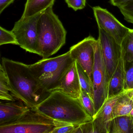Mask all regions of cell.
<instances>
[{
    "label": "cell",
    "instance_id": "cell-1",
    "mask_svg": "<svg viewBox=\"0 0 133 133\" xmlns=\"http://www.w3.org/2000/svg\"><path fill=\"white\" fill-rule=\"evenodd\" d=\"M2 64L13 95L31 108L42 102L50 92L46 91L35 77L29 65L3 57Z\"/></svg>",
    "mask_w": 133,
    "mask_h": 133
},
{
    "label": "cell",
    "instance_id": "cell-2",
    "mask_svg": "<svg viewBox=\"0 0 133 133\" xmlns=\"http://www.w3.org/2000/svg\"><path fill=\"white\" fill-rule=\"evenodd\" d=\"M51 119L62 123L78 125L92 120L79 99L60 90H55L42 102L32 108Z\"/></svg>",
    "mask_w": 133,
    "mask_h": 133
},
{
    "label": "cell",
    "instance_id": "cell-3",
    "mask_svg": "<svg viewBox=\"0 0 133 133\" xmlns=\"http://www.w3.org/2000/svg\"><path fill=\"white\" fill-rule=\"evenodd\" d=\"M39 54L43 59L56 53L66 43L67 32L50 7L40 14L37 22Z\"/></svg>",
    "mask_w": 133,
    "mask_h": 133
},
{
    "label": "cell",
    "instance_id": "cell-4",
    "mask_svg": "<svg viewBox=\"0 0 133 133\" xmlns=\"http://www.w3.org/2000/svg\"><path fill=\"white\" fill-rule=\"evenodd\" d=\"M75 61L69 51L56 57L42 59L30 64L29 67L43 88L51 92L56 90L65 73Z\"/></svg>",
    "mask_w": 133,
    "mask_h": 133
},
{
    "label": "cell",
    "instance_id": "cell-5",
    "mask_svg": "<svg viewBox=\"0 0 133 133\" xmlns=\"http://www.w3.org/2000/svg\"><path fill=\"white\" fill-rule=\"evenodd\" d=\"M67 124L31 108L17 121L0 125V133H52L57 128Z\"/></svg>",
    "mask_w": 133,
    "mask_h": 133
},
{
    "label": "cell",
    "instance_id": "cell-6",
    "mask_svg": "<svg viewBox=\"0 0 133 133\" xmlns=\"http://www.w3.org/2000/svg\"><path fill=\"white\" fill-rule=\"evenodd\" d=\"M94 46L95 54L92 72V88L95 116L99 112L107 99L108 84L105 66L98 39L95 41Z\"/></svg>",
    "mask_w": 133,
    "mask_h": 133
},
{
    "label": "cell",
    "instance_id": "cell-7",
    "mask_svg": "<svg viewBox=\"0 0 133 133\" xmlns=\"http://www.w3.org/2000/svg\"><path fill=\"white\" fill-rule=\"evenodd\" d=\"M40 14L30 17H21L15 22L11 31L16 38L18 45L27 52L38 55L37 22Z\"/></svg>",
    "mask_w": 133,
    "mask_h": 133
},
{
    "label": "cell",
    "instance_id": "cell-8",
    "mask_svg": "<svg viewBox=\"0 0 133 133\" xmlns=\"http://www.w3.org/2000/svg\"><path fill=\"white\" fill-rule=\"evenodd\" d=\"M98 38L106 70L108 87L115 71L121 51V45L105 30L99 28Z\"/></svg>",
    "mask_w": 133,
    "mask_h": 133
},
{
    "label": "cell",
    "instance_id": "cell-9",
    "mask_svg": "<svg viewBox=\"0 0 133 133\" xmlns=\"http://www.w3.org/2000/svg\"><path fill=\"white\" fill-rule=\"evenodd\" d=\"M96 40L94 37L89 36L72 46L69 50L72 58L80 65L88 75L92 87L95 54L94 44Z\"/></svg>",
    "mask_w": 133,
    "mask_h": 133
},
{
    "label": "cell",
    "instance_id": "cell-10",
    "mask_svg": "<svg viewBox=\"0 0 133 133\" xmlns=\"http://www.w3.org/2000/svg\"><path fill=\"white\" fill-rule=\"evenodd\" d=\"M98 28L105 30L119 44H121L130 29L122 24L107 9L100 6L92 8Z\"/></svg>",
    "mask_w": 133,
    "mask_h": 133
},
{
    "label": "cell",
    "instance_id": "cell-11",
    "mask_svg": "<svg viewBox=\"0 0 133 133\" xmlns=\"http://www.w3.org/2000/svg\"><path fill=\"white\" fill-rule=\"evenodd\" d=\"M131 89H125L119 93L108 98L99 112L93 117L95 133H110L113 119L114 109L118 99L127 94Z\"/></svg>",
    "mask_w": 133,
    "mask_h": 133
},
{
    "label": "cell",
    "instance_id": "cell-12",
    "mask_svg": "<svg viewBox=\"0 0 133 133\" xmlns=\"http://www.w3.org/2000/svg\"><path fill=\"white\" fill-rule=\"evenodd\" d=\"M56 90H60L75 98L80 99L82 89L76 61L64 75Z\"/></svg>",
    "mask_w": 133,
    "mask_h": 133
},
{
    "label": "cell",
    "instance_id": "cell-13",
    "mask_svg": "<svg viewBox=\"0 0 133 133\" xmlns=\"http://www.w3.org/2000/svg\"><path fill=\"white\" fill-rule=\"evenodd\" d=\"M30 109L23 102H0V125L17 121Z\"/></svg>",
    "mask_w": 133,
    "mask_h": 133
},
{
    "label": "cell",
    "instance_id": "cell-14",
    "mask_svg": "<svg viewBox=\"0 0 133 133\" xmlns=\"http://www.w3.org/2000/svg\"><path fill=\"white\" fill-rule=\"evenodd\" d=\"M127 62L125 53L121 46L117 66L109 83L107 98L125 89Z\"/></svg>",
    "mask_w": 133,
    "mask_h": 133
},
{
    "label": "cell",
    "instance_id": "cell-15",
    "mask_svg": "<svg viewBox=\"0 0 133 133\" xmlns=\"http://www.w3.org/2000/svg\"><path fill=\"white\" fill-rule=\"evenodd\" d=\"M55 0H27L21 17H30L53 7Z\"/></svg>",
    "mask_w": 133,
    "mask_h": 133
},
{
    "label": "cell",
    "instance_id": "cell-16",
    "mask_svg": "<svg viewBox=\"0 0 133 133\" xmlns=\"http://www.w3.org/2000/svg\"><path fill=\"white\" fill-rule=\"evenodd\" d=\"M110 133H133V117L129 115L114 117Z\"/></svg>",
    "mask_w": 133,
    "mask_h": 133
},
{
    "label": "cell",
    "instance_id": "cell-17",
    "mask_svg": "<svg viewBox=\"0 0 133 133\" xmlns=\"http://www.w3.org/2000/svg\"><path fill=\"white\" fill-rule=\"evenodd\" d=\"M133 109V99L127 93L116 103L114 109V117L129 115Z\"/></svg>",
    "mask_w": 133,
    "mask_h": 133
},
{
    "label": "cell",
    "instance_id": "cell-18",
    "mask_svg": "<svg viewBox=\"0 0 133 133\" xmlns=\"http://www.w3.org/2000/svg\"><path fill=\"white\" fill-rule=\"evenodd\" d=\"M5 70L0 66V99L3 101L15 102Z\"/></svg>",
    "mask_w": 133,
    "mask_h": 133
},
{
    "label": "cell",
    "instance_id": "cell-19",
    "mask_svg": "<svg viewBox=\"0 0 133 133\" xmlns=\"http://www.w3.org/2000/svg\"><path fill=\"white\" fill-rule=\"evenodd\" d=\"M127 62L133 61V29H130L121 44Z\"/></svg>",
    "mask_w": 133,
    "mask_h": 133
},
{
    "label": "cell",
    "instance_id": "cell-20",
    "mask_svg": "<svg viewBox=\"0 0 133 133\" xmlns=\"http://www.w3.org/2000/svg\"><path fill=\"white\" fill-rule=\"evenodd\" d=\"M77 65L81 89L85 91L93 100V88L90 84L88 77L77 62Z\"/></svg>",
    "mask_w": 133,
    "mask_h": 133
},
{
    "label": "cell",
    "instance_id": "cell-21",
    "mask_svg": "<svg viewBox=\"0 0 133 133\" xmlns=\"http://www.w3.org/2000/svg\"><path fill=\"white\" fill-rule=\"evenodd\" d=\"M79 99L84 109L92 117L93 119L95 115V105L93 99H92L85 91L82 89Z\"/></svg>",
    "mask_w": 133,
    "mask_h": 133
},
{
    "label": "cell",
    "instance_id": "cell-22",
    "mask_svg": "<svg viewBox=\"0 0 133 133\" xmlns=\"http://www.w3.org/2000/svg\"><path fill=\"white\" fill-rule=\"evenodd\" d=\"M8 44L18 45L16 38L12 31L0 27V45Z\"/></svg>",
    "mask_w": 133,
    "mask_h": 133
},
{
    "label": "cell",
    "instance_id": "cell-23",
    "mask_svg": "<svg viewBox=\"0 0 133 133\" xmlns=\"http://www.w3.org/2000/svg\"><path fill=\"white\" fill-rule=\"evenodd\" d=\"M124 20L133 24V3L119 8Z\"/></svg>",
    "mask_w": 133,
    "mask_h": 133
},
{
    "label": "cell",
    "instance_id": "cell-24",
    "mask_svg": "<svg viewBox=\"0 0 133 133\" xmlns=\"http://www.w3.org/2000/svg\"><path fill=\"white\" fill-rule=\"evenodd\" d=\"M68 7L75 11L81 10L85 7L86 0H65Z\"/></svg>",
    "mask_w": 133,
    "mask_h": 133
},
{
    "label": "cell",
    "instance_id": "cell-25",
    "mask_svg": "<svg viewBox=\"0 0 133 133\" xmlns=\"http://www.w3.org/2000/svg\"><path fill=\"white\" fill-rule=\"evenodd\" d=\"M77 125L67 124L56 128L52 133H74L75 128Z\"/></svg>",
    "mask_w": 133,
    "mask_h": 133
},
{
    "label": "cell",
    "instance_id": "cell-26",
    "mask_svg": "<svg viewBox=\"0 0 133 133\" xmlns=\"http://www.w3.org/2000/svg\"><path fill=\"white\" fill-rule=\"evenodd\" d=\"M125 89H133V64L130 68L127 71Z\"/></svg>",
    "mask_w": 133,
    "mask_h": 133
},
{
    "label": "cell",
    "instance_id": "cell-27",
    "mask_svg": "<svg viewBox=\"0 0 133 133\" xmlns=\"http://www.w3.org/2000/svg\"><path fill=\"white\" fill-rule=\"evenodd\" d=\"M110 3L119 8L133 3V0H110Z\"/></svg>",
    "mask_w": 133,
    "mask_h": 133
},
{
    "label": "cell",
    "instance_id": "cell-28",
    "mask_svg": "<svg viewBox=\"0 0 133 133\" xmlns=\"http://www.w3.org/2000/svg\"><path fill=\"white\" fill-rule=\"evenodd\" d=\"M15 0H0V14L9 5L13 3Z\"/></svg>",
    "mask_w": 133,
    "mask_h": 133
},
{
    "label": "cell",
    "instance_id": "cell-29",
    "mask_svg": "<svg viewBox=\"0 0 133 133\" xmlns=\"http://www.w3.org/2000/svg\"><path fill=\"white\" fill-rule=\"evenodd\" d=\"M128 95L131 97V98L133 99V89H131L130 91H129L128 93Z\"/></svg>",
    "mask_w": 133,
    "mask_h": 133
},
{
    "label": "cell",
    "instance_id": "cell-30",
    "mask_svg": "<svg viewBox=\"0 0 133 133\" xmlns=\"http://www.w3.org/2000/svg\"><path fill=\"white\" fill-rule=\"evenodd\" d=\"M130 115L132 117H133V109H132V110L131 111L130 113Z\"/></svg>",
    "mask_w": 133,
    "mask_h": 133
},
{
    "label": "cell",
    "instance_id": "cell-31",
    "mask_svg": "<svg viewBox=\"0 0 133 133\" xmlns=\"http://www.w3.org/2000/svg\"></svg>",
    "mask_w": 133,
    "mask_h": 133
},
{
    "label": "cell",
    "instance_id": "cell-32",
    "mask_svg": "<svg viewBox=\"0 0 133 133\" xmlns=\"http://www.w3.org/2000/svg\"></svg>",
    "mask_w": 133,
    "mask_h": 133
}]
</instances>
